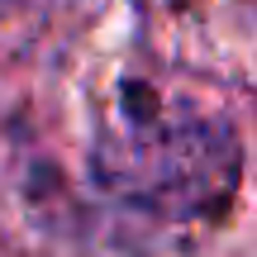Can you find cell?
Returning a JSON list of instances; mask_svg holds the SVG:
<instances>
[{
	"instance_id": "6da1fadb",
	"label": "cell",
	"mask_w": 257,
	"mask_h": 257,
	"mask_svg": "<svg viewBox=\"0 0 257 257\" xmlns=\"http://www.w3.org/2000/svg\"><path fill=\"white\" fill-rule=\"evenodd\" d=\"M105 195L157 219H214L243 181V143L229 114L157 86H128L91 148Z\"/></svg>"
}]
</instances>
